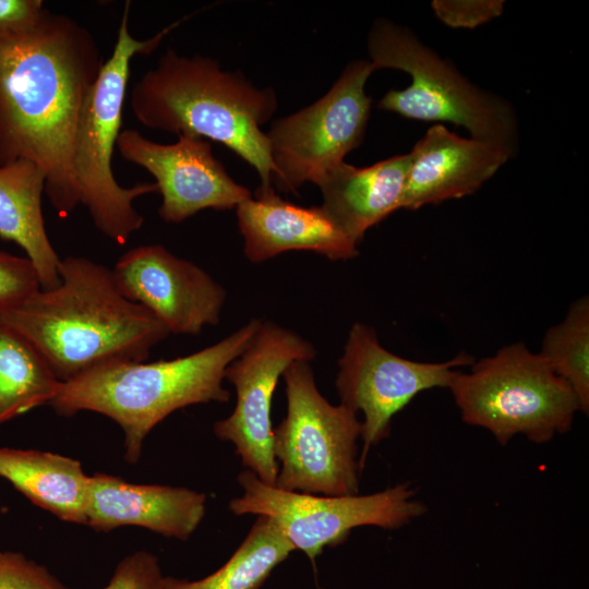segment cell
I'll return each instance as SVG.
<instances>
[{
    "label": "cell",
    "instance_id": "6da1fadb",
    "mask_svg": "<svg viewBox=\"0 0 589 589\" xmlns=\"http://www.w3.org/2000/svg\"><path fill=\"white\" fill-rule=\"evenodd\" d=\"M104 62L92 33L64 14L45 10L32 24L0 29V166L38 165L62 218L81 204L74 135Z\"/></svg>",
    "mask_w": 589,
    "mask_h": 589
},
{
    "label": "cell",
    "instance_id": "7a4b0ae2",
    "mask_svg": "<svg viewBox=\"0 0 589 589\" xmlns=\"http://www.w3.org/2000/svg\"><path fill=\"white\" fill-rule=\"evenodd\" d=\"M59 276L57 287L38 289L0 312V318L33 344L60 382L145 361L169 336L155 315L121 293L105 265L68 256L60 261Z\"/></svg>",
    "mask_w": 589,
    "mask_h": 589
},
{
    "label": "cell",
    "instance_id": "3957f363",
    "mask_svg": "<svg viewBox=\"0 0 589 589\" xmlns=\"http://www.w3.org/2000/svg\"><path fill=\"white\" fill-rule=\"evenodd\" d=\"M130 105L135 119L148 129L225 145L257 171V190L273 188L269 143L261 127L277 108L274 91L257 89L211 58L168 49L136 81Z\"/></svg>",
    "mask_w": 589,
    "mask_h": 589
},
{
    "label": "cell",
    "instance_id": "277c9868",
    "mask_svg": "<svg viewBox=\"0 0 589 589\" xmlns=\"http://www.w3.org/2000/svg\"><path fill=\"white\" fill-rule=\"evenodd\" d=\"M262 321L245 325L194 353L146 363L121 362L62 383L49 402L58 414L93 411L113 420L124 435V458L140 459L148 433L178 409L211 401L227 402L226 369L251 344Z\"/></svg>",
    "mask_w": 589,
    "mask_h": 589
},
{
    "label": "cell",
    "instance_id": "5b68a950",
    "mask_svg": "<svg viewBox=\"0 0 589 589\" xmlns=\"http://www.w3.org/2000/svg\"><path fill=\"white\" fill-rule=\"evenodd\" d=\"M130 2L118 28L113 50L92 86L79 117L73 143V172L80 201L95 227L117 244L123 245L144 223L134 201L158 192L149 182L125 188L118 183L111 167L113 148L120 134L122 109L134 56L149 53L177 25L175 22L155 36L139 40L129 29Z\"/></svg>",
    "mask_w": 589,
    "mask_h": 589
},
{
    "label": "cell",
    "instance_id": "8992f818",
    "mask_svg": "<svg viewBox=\"0 0 589 589\" xmlns=\"http://www.w3.org/2000/svg\"><path fill=\"white\" fill-rule=\"evenodd\" d=\"M448 389L462 421L501 445L522 434L536 444L568 432L580 411L569 385L524 342L498 349L458 372Z\"/></svg>",
    "mask_w": 589,
    "mask_h": 589
},
{
    "label": "cell",
    "instance_id": "52a82bcc",
    "mask_svg": "<svg viewBox=\"0 0 589 589\" xmlns=\"http://www.w3.org/2000/svg\"><path fill=\"white\" fill-rule=\"evenodd\" d=\"M368 50L374 70L397 69L411 76L407 88L385 94L380 109L413 120L452 122L476 140L516 154L518 123L513 107L471 84L409 29L377 20L368 36Z\"/></svg>",
    "mask_w": 589,
    "mask_h": 589
},
{
    "label": "cell",
    "instance_id": "ba28073f",
    "mask_svg": "<svg viewBox=\"0 0 589 589\" xmlns=\"http://www.w3.org/2000/svg\"><path fill=\"white\" fill-rule=\"evenodd\" d=\"M283 376L287 413L274 429L273 450L280 464L274 485L328 496L359 494L361 420L322 396L309 361L292 362Z\"/></svg>",
    "mask_w": 589,
    "mask_h": 589
},
{
    "label": "cell",
    "instance_id": "9c48e42d",
    "mask_svg": "<svg viewBox=\"0 0 589 589\" xmlns=\"http://www.w3.org/2000/svg\"><path fill=\"white\" fill-rule=\"evenodd\" d=\"M238 482L243 493L229 502L231 513L271 518L293 550L313 562L326 546L344 542L353 528L375 526L394 530L426 512L409 482L368 495L346 496L281 490L248 469L239 473Z\"/></svg>",
    "mask_w": 589,
    "mask_h": 589
},
{
    "label": "cell",
    "instance_id": "30bf717a",
    "mask_svg": "<svg viewBox=\"0 0 589 589\" xmlns=\"http://www.w3.org/2000/svg\"><path fill=\"white\" fill-rule=\"evenodd\" d=\"M373 71L370 61H352L322 98L273 122L266 135L279 191L316 184L361 144L371 108L364 87Z\"/></svg>",
    "mask_w": 589,
    "mask_h": 589
},
{
    "label": "cell",
    "instance_id": "8fae6325",
    "mask_svg": "<svg viewBox=\"0 0 589 589\" xmlns=\"http://www.w3.org/2000/svg\"><path fill=\"white\" fill-rule=\"evenodd\" d=\"M473 362L465 352L444 362L409 360L385 349L372 327L354 323L338 360L336 388L341 405L363 414L361 471L371 447L389 436L399 411L424 390L448 388L458 368Z\"/></svg>",
    "mask_w": 589,
    "mask_h": 589
},
{
    "label": "cell",
    "instance_id": "7c38bea8",
    "mask_svg": "<svg viewBox=\"0 0 589 589\" xmlns=\"http://www.w3.org/2000/svg\"><path fill=\"white\" fill-rule=\"evenodd\" d=\"M313 345L291 329L262 322L249 347L226 369L236 388L232 413L214 424V433L231 442L242 465L274 485L278 464L274 456L272 400L278 380L294 361H311Z\"/></svg>",
    "mask_w": 589,
    "mask_h": 589
},
{
    "label": "cell",
    "instance_id": "4fadbf2b",
    "mask_svg": "<svg viewBox=\"0 0 589 589\" xmlns=\"http://www.w3.org/2000/svg\"><path fill=\"white\" fill-rule=\"evenodd\" d=\"M116 146L124 160L155 178L161 194L158 214L168 224H180L206 208L231 209L251 197L215 158L207 140L181 134L176 143L160 144L127 129Z\"/></svg>",
    "mask_w": 589,
    "mask_h": 589
},
{
    "label": "cell",
    "instance_id": "5bb4252c",
    "mask_svg": "<svg viewBox=\"0 0 589 589\" xmlns=\"http://www.w3.org/2000/svg\"><path fill=\"white\" fill-rule=\"evenodd\" d=\"M111 271L121 293L155 315L170 334L196 335L219 321L225 289L163 245L133 248Z\"/></svg>",
    "mask_w": 589,
    "mask_h": 589
},
{
    "label": "cell",
    "instance_id": "9a60e30c",
    "mask_svg": "<svg viewBox=\"0 0 589 589\" xmlns=\"http://www.w3.org/2000/svg\"><path fill=\"white\" fill-rule=\"evenodd\" d=\"M244 254L260 263L288 251H313L329 260H350L358 244L321 206H299L283 200L274 188L256 190L237 207Z\"/></svg>",
    "mask_w": 589,
    "mask_h": 589
},
{
    "label": "cell",
    "instance_id": "2e32d148",
    "mask_svg": "<svg viewBox=\"0 0 589 589\" xmlns=\"http://www.w3.org/2000/svg\"><path fill=\"white\" fill-rule=\"evenodd\" d=\"M400 208L413 211L476 192L510 157L505 149L465 139L442 124L431 127L414 145Z\"/></svg>",
    "mask_w": 589,
    "mask_h": 589
},
{
    "label": "cell",
    "instance_id": "e0dca14e",
    "mask_svg": "<svg viewBox=\"0 0 589 589\" xmlns=\"http://www.w3.org/2000/svg\"><path fill=\"white\" fill-rule=\"evenodd\" d=\"M205 509L204 493L181 486L136 484L97 472L91 477L86 525L104 532L137 526L185 541L201 524Z\"/></svg>",
    "mask_w": 589,
    "mask_h": 589
},
{
    "label": "cell",
    "instance_id": "ac0fdd59",
    "mask_svg": "<svg viewBox=\"0 0 589 589\" xmlns=\"http://www.w3.org/2000/svg\"><path fill=\"white\" fill-rule=\"evenodd\" d=\"M409 153L359 168L342 161L316 183L321 207L359 244L369 228L400 209Z\"/></svg>",
    "mask_w": 589,
    "mask_h": 589
},
{
    "label": "cell",
    "instance_id": "d6986e66",
    "mask_svg": "<svg viewBox=\"0 0 589 589\" xmlns=\"http://www.w3.org/2000/svg\"><path fill=\"white\" fill-rule=\"evenodd\" d=\"M46 175L35 163L17 159L0 166V238L21 247L34 265L40 289L60 283L61 259L45 226L41 199Z\"/></svg>",
    "mask_w": 589,
    "mask_h": 589
},
{
    "label": "cell",
    "instance_id": "ffe728a7",
    "mask_svg": "<svg viewBox=\"0 0 589 589\" xmlns=\"http://www.w3.org/2000/svg\"><path fill=\"white\" fill-rule=\"evenodd\" d=\"M0 477L59 519L86 525L91 477L79 460L50 452L0 448Z\"/></svg>",
    "mask_w": 589,
    "mask_h": 589
},
{
    "label": "cell",
    "instance_id": "44dd1931",
    "mask_svg": "<svg viewBox=\"0 0 589 589\" xmlns=\"http://www.w3.org/2000/svg\"><path fill=\"white\" fill-rule=\"evenodd\" d=\"M61 385L33 344L0 318V425L49 405Z\"/></svg>",
    "mask_w": 589,
    "mask_h": 589
},
{
    "label": "cell",
    "instance_id": "7402d4cb",
    "mask_svg": "<svg viewBox=\"0 0 589 589\" xmlns=\"http://www.w3.org/2000/svg\"><path fill=\"white\" fill-rule=\"evenodd\" d=\"M292 551L277 525L260 515L243 542L219 569L195 581L166 576L164 589H260Z\"/></svg>",
    "mask_w": 589,
    "mask_h": 589
},
{
    "label": "cell",
    "instance_id": "603a6c76",
    "mask_svg": "<svg viewBox=\"0 0 589 589\" xmlns=\"http://www.w3.org/2000/svg\"><path fill=\"white\" fill-rule=\"evenodd\" d=\"M574 392L580 411H589V299L574 301L557 324L548 328L539 352Z\"/></svg>",
    "mask_w": 589,
    "mask_h": 589
},
{
    "label": "cell",
    "instance_id": "cb8c5ba5",
    "mask_svg": "<svg viewBox=\"0 0 589 589\" xmlns=\"http://www.w3.org/2000/svg\"><path fill=\"white\" fill-rule=\"evenodd\" d=\"M38 289L40 285L32 262L0 250V312L16 305Z\"/></svg>",
    "mask_w": 589,
    "mask_h": 589
},
{
    "label": "cell",
    "instance_id": "d4e9b609",
    "mask_svg": "<svg viewBox=\"0 0 589 589\" xmlns=\"http://www.w3.org/2000/svg\"><path fill=\"white\" fill-rule=\"evenodd\" d=\"M0 589H68L45 566L0 550Z\"/></svg>",
    "mask_w": 589,
    "mask_h": 589
},
{
    "label": "cell",
    "instance_id": "484cf974",
    "mask_svg": "<svg viewBox=\"0 0 589 589\" xmlns=\"http://www.w3.org/2000/svg\"><path fill=\"white\" fill-rule=\"evenodd\" d=\"M157 556L145 551L124 557L104 589H164Z\"/></svg>",
    "mask_w": 589,
    "mask_h": 589
},
{
    "label": "cell",
    "instance_id": "4316f807",
    "mask_svg": "<svg viewBox=\"0 0 589 589\" xmlns=\"http://www.w3.org/2000/svg\"><path fill=\"white\" fill-rule=\"evenodd\" d=\"M503 3L504 1L497 0H436L433 1L432 8L446 25L472 28L501 15Z\"/></svg>",
    "mask_w": 589,
    "mask_h": 589
},
{
    "label": "cell",
    "instance_id": "83f0119b",
    "mask_svg": "<svg viewBox=\"0 0 589 589\" xmlns=\"http://www.w3.org/2000/svg\"><path fill=\"white\" fill-rule=\"evenodd\" d=\"M45 10L40 0H0V29L32 24Z\"/></svg>",
    "mask_w": 589,
    "mask_h": 589
}]
</instances>
